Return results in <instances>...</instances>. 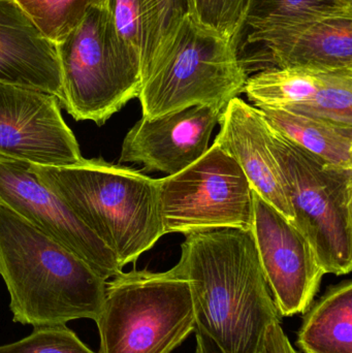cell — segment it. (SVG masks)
<instances>
[{
  "label": "cell",
  "instance_id": "23",
  "mask_svg": "<svg viewBox=\"0 0 352 353\" xmlns=\"http://www.w3.org/2000/svg\"><path fill=\"white\" fill-rule=\"evenodd\" d=\"M250 0H187V14L194 22L238 45L243 33Z\"/></svg>",
  "mask_w": 352,
  "mask_h": 353
},
{
  "label": "cell",
  "instance_id": "7",
  "mask_svg": "<svg viewBox=\"0 0 352 353\" xmlns=\"http://www.w3.org/2000/svg\"><path fill=\"white\" fill-rule=\"evenodd\" d=\"M293 212V223L307 239L324 274L352 270V170L331 165L269 126Z\"/></svg>",
  "mask_w": 352,
  "mask_h": 353
},
{
  "label": "cell",
  "instance_id": "21",
  "mask_svg": "<svg viewBox=\"0 0 352 353\" xmlns=\"http://www.w3.org/2000/svg\"><path fill=\"white\" fill-rule=\"evenodd\" d=\"M339 10H352V0H250L243 31Z\"/></svg>",
  "mask_w": 352,
  "mask_h": 353
},
{
  "label": "cell",
  "instance_id": "14",
  "mask_svg": "<svg viewBox=\"0 0 352 353\" xmlns=\"http://www.w3.org/2000/svg\"><path fill=\"white\" fill-rule=\"evenodd\" d=\"M219 124L214 142L235 159L252 191L293 222L282 175L269 146V125L260 111L235 97L223 110Z\"/></svg>",
  "mask_w": 352,
  "mask_h": 353
},
{
  "label": "cell",
  "instance_id": "5",
  "mask_svg": "<svg viewBox=\"0 0 352 353\" xmlns=\"http://www.w3.org/2000/svg\"><path fill=\"white\" fill-rule=\"evenodd\" d=\"M99 353H173L196 329L188 282L148 270L105 282L96 321Z\"/></svg>",
  "mask_w": 352,
  "mask_h": 353
},
{
  "label": "cell",
  "instance_id": "9",
  "mask_svg": "<svg viewBox=\"0 0 352 353\" xmlns=\"http://www.w3.org/2000/svg\"><path fill=\"white\" fill-rule=\"evenodd\" d=\"M251 232L281 319L304 314L320 288L324 270L299 228L252 191Z\"/></svg>",
  "mask_w": 352,
  "mask_h": 353
},
{
  "label": "cell",
  "instance_id": "8",
  "mask_svg": "<svg viewBox=\"0 0 352 353\" xmlns=\"http://www.w3.org/2000/svg\"><path fill=\"white\" fill-rule=\"evenodd\" d=\"M165 234L219 228L251 230L252 189L235 159L213 143L200 159L158 179Z\"/></svg>",
  "mask_w": 352,
  "mask_h": 353
},
{
  "label": "cell",
  "instance_id": "22",
  "mask_svg": "<svg viewBox=\"0 0 352 353\" xmlns=\"http://www.w3.org/2000/svg\"><path fill=\"white\" fill-rule=\"evenodd\" d=\"M285 110L352 126V68L333 70L310 101Z\"/></svg>",
  "mask_w": 352,
  "mask_h": 353
},
{
  "label": "cell",
  "instance_id": "19",
  "mask_svg": "<svg viewBox=\"0 0 352 353\" xmlns=\"http://www.w3.org/2000/svg\"><path fill=\"white\" fill-rule=\"evenodd\" d=\"M107 8L120 37L140 58L142 72L158 41L154 0H109Z\"/></svg>",
  "mask_w": 352,
  "mask_h": 353
},
{
  "label": "cell",
  "instance_id": "17",
  "mask_svg": "<svg viewBox=\"0 0 352 353\" xmlns=\"http://www.w3.org/2000/svg\"><path fill=\"white\" fill-rule=\"evenodd\" d=\"M297 345L303 353H352V282L330 286L304 313Z\"/></svg>",
  "mask_w": 352,
  "mask_h": 353
},
{
  "label": "cell",
  "instance_id": "15",
  "mask_svg": "<svg viewBox=\"0 0 352 353\" xmlns=\"http://www.w3.org/2000/svg\"><path fill=\"white\" fill-rule=\"evenodd\" d=\"M0 82L61 99L56 45L39 30L14 0H0Z\"/></svg>",
  "mask_w": 352,
  "mask_h": 353
},
{
  "label": "cell",
  "instance_id": "16",
  "mask_svg": "<svg viewBox=\"0 0 352 353\" xmlns=\"http://www.w3.org/2000/svg\"><path fill=\"white\" fill-rule=\"evenodd\" d=\"M275 132L331 165L352 170V126L280 108L258 107Z\"/></svg>",
  "mask_w": 352,
  "mask_h": 353
},
{
  "label": "cell",
  "instance_id": "4",
  "mask_svg": "<svg viewBox=\"0 0 352 353\" xmlns=\"http://www.w3.org/2000/svg\"><path fill=\"white\" fill-rule=\"evenodd\" d=\"M248 77L238 45L186 14L141 72L143 118L154 119L196 105L223 112L244 93Z\"/></svg>",
  "mask_w": 352,
  "mask_h": 353
},
{
  "label": "cell",
  "instance_id": "12",
  "mask_svg": "<svg viewBox=\"0 0 352 353\" xmlns=\"http://www.w3.org/2000/svg\"><path fill=\"white\" fill-rule=\"evenodd\" d=\"M242 59L249 74L252 64L270 68L342 70L352 68V10H339L248 31Z\"/></svg>",
  "mask_w": 352,
  "mask_h": 353
},
{
  "label": "cell",
  "instance_id": "13",
  "mask_svg": "<svg viewBox=\"0 0 352 353\" xmlns=\"http://www.w3.org/2000/svg\"><path fill=\"white\" fill-rule=\"evenodd\" d=\"M221 114L196 105L154 119L142 117L124 139L120 163H138L146 172L176 175L207 152Z\"/></svg>",
  "mask_w": 352,
  "mask_h": 353
},
{
  "label": "cell",
  "instance_id": "3",
  "mask_svg": "<svg viewBox=\"0 0 352 353\" xmlns=\"http://www.w3.org/2000/svg\"><path fill=\"white\" fill-rule=\"evenodd\" d=\"M31 170L113 252L122 269L165 234L158 179L103 159L65 167L31 163Z\"/></svg>",
  "mask_w": 352,
  "mask_h": 353
},
{
  "label": "cell",
  "instance_id": "2",
  "mask_svg": "<svg viewBox=\"0 0 352 353\" xmlns=\"http://www.w3.org/2000/svg\"><path fill=\"white\" fill-rule=\"evenodd\" d=\"M0 276L14 323L34 327L96 321L107 282L72 251L1 205Z\"/></svg>",
  "mask_w": 352,
  "mask_h": 353
},
{
  "label": "cell",
  "instance_id": "24",
  "mask_svg": "<svg viewBox=\"0 0 352 353\" xmlns=\"http://www.w3.org/2000/svg\"><path fill=\"white\" fill-rule=\"evenodd\" d=\"M0 353H96L91 350L66 325L34 327L14 343L0 346Z\"/></svg>",
  "mask_w": 352,
  "mask_h": 353
},
{
  "label": "cell",
  "instance_id": "18",
  "mask_svg": "<svg viewBox=\"0 0 352 353\" xmlns=\"http://www.w3.org/2000/svg\"><path fill=\"white\" fill-rule=\"evenodd\" d=\"M332 72L309 68H266L248 77L244 92L256 108H295L310 101Z\"/></svg>",
  "mask_w": 352,
  "mask_h": 353
},
{
  "label": "cell",
  "instance_id": "25",
  "mask_svg": "<svg viewBox=\"0 0 352 353\" xmlns=\"http://www.w3.org/2000/svg\"><path fill=\"white\" fill-rule=\"evenodd\" d=\"M154 1L157 16H158V41H157V46H158L161 39L187 14V0H154Z\"/></svg>",
  "mask_w": 352,
  "mask_h": 353
},
{
  "label": "cell",
  "instance_id": "26",
  "mask_svg": "<svg viewBox=\"0 0 352 353\" xmlns=\"http://www.w3.org/2000/svg\"><path fill=\"white\" fill-rule=\"evenodd\" d=\"M262 353H301L295 350L289 341L281 323L275 321L267 329L265 347Z\"/></svg>",
  "mask_w": 352,
  "mask_h": 353
},
{
  "label": "cell",
  "instance_id": "20",
  "mask_svg": "<svg viewBox=\"0 0 352 353\" xmlns=\"http://www.w3.org/2000/svg\"><path fill=\"white\" fill-rule=\"evenodd\" d=\"M109 0H14L52 43H59L93 8H107Z\"/></svg>",
  "mask_w": 352,
  "mask_h": 353
},
{
  "label": "cell",
  "instance_id": "1",
  "mask_svg": "<svg viewBox=\"0 0 352 353\" xmlns=\"http://www.w3.org/2000/svg\"><path fill=\"white\" fill-rule=\"evenodd\" d=\"M172 273L188 282L196 331L220 353H262L267 329L281 317L251 230L219 228L185 234Z\"/></svg>",
  "mask_w": 352,
  "mask_h": 353
},
{
  "label": "cell",
  "instance_id": "6",
  "mask_svg": "<svg viewBox=\"0 0 352 353\" xmlns=\"http://www.w3.org/2000/svg\"><path fill=\"white\" fill-rule=\"evenodd\" d=\"M56 50L59 103L76 121L103 126L140 94V58L120 37L107 8L91 10Z\"/></svg>",
  "mask_w": 352,
  "mask_h": 353
},
{
  "label": "cell",
  "instance_id": "11",
  "mask_svg": "<svg viewBox=\"0 0 352 353\" xmlns=\"http://www.w3.org/2000/svg\"><path fill=\"white\" fill-rule=\"evenodd\" d=\"M0 155L43 167L83 159L57 97L0 82Z\"/></svg>",
  "mask_w": 352,
  "mask_h": 353
},
{
  "label": "cell",
  "instance_id": "10",
  "mask_svg": "<svg viewBox=\"0 0 352 353\" xmlns=\"http://www.w3.org/2000/svg\"><path fill=\"white\" fill-rule=\"evenodd\" d=\"M0 205L72 251L105 281L123 270L113 252L39 180L30 163L0 155Z\"/></svg>",
  "mask_w": 352,
  "mask_h": 353
}]
</instances>
